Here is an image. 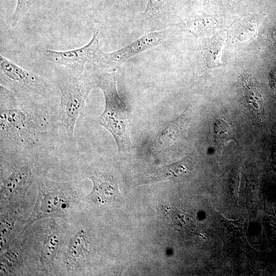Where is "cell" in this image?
<instances>
[{
  "label": "cell",
  "instance_id": "2e32d148",
  "mask_svg": "<svg viewBox=\"0 0 276 276\" xmlns=\"http://www.w3.org/2000/svg\"><path fill=\"white\" fill-rule=\"evenodd\" d=\"M168 0H149L142 13L145 19L152 18L159 14L166 6Z\"/></svg>",
  "mask_w": 276,
  "mask_h": 276
},
{
  "label": "cell",
  "instance_id": "3957f363",
  "mask_svg": "<svg viewBox=\"0 0 276 276\" xmlns=\"http://www.w3.org/2000/svg\"><path fill=\"white\" fill-rule=\"evenodd\" d=\"M55 83L60 92L59 119L72 141L77 119L84 109L91 90L96 87L95 78L84 73L76 74L68 71L59 74Z\"/></svg>",
  "mask_w": 276,
  "mask_h": 276
},
{
  "label": "cell",
  "instance_id": "9a60e30c",
  "mask_svg": "<svg viewBox=\"0 0 276 276\" xmlns=\"http://www.w3.org/2000/svg\"><path fill=\"white\" fill-rule=\"evenodd\" d=\"M38 0H17L15 10L12 15L11 25L15 27L31 7Z\"/></svg>",
  "mask_w": 276,
  "mask_h": 276
},
{
  "label": "cell",
  "instance_id": "5b68a950",
  "mask_svg": "<svg viewBox=\"0 0 276 276\" xmlns=\"http://www.w3.org/2000/svg\"><path fill=\"white\" fill-rule=\"evenodd\" d=\"M102 43V33L96 29L90 41L81 47L64 51L45 49L43 52L53 63L73 73L81 74L84 73L87 63H100L103 52L101 49Z\"/></svg>",
  "mask_w": 276,
  "mask_h": 276
},
{
  "label": "cell",
  "instance_id": "6da1fadb",
  "mask_svg": "<svg viewBox=\"0 0 276 276\" xmlns=\"http://www.w3.org/2000/svg\"><path fill=\"white\" fill-rule=\"evenodd\" d=\"M61 127L56 106L18 97L0 85V151L37 156L52 151Z\"/></svg>",
  "mask_w": 276,
  "mask_h": 276
},
{
  "label": "cell",
  "instance_id": "9c48e42d",
  "mask_svg": "<svg viewBox=\"0 0 276 276\" xmlns=\"http://www.w3.org/2000/svg\"><path fill=\"white\" fill-rule=\"evenodd\" d=\"M192 164L190 158L184 159L168 166L157 169L145 178L146 182H156L170 180L186 174L192 169Z\"/></svg>",
  "mask_w": 276,
  "mask_h": 276
},
{
  "label": "cell",
  "instance_id": "8fae6325",
  "mask_svg": "<svg viewBox=\"0 0 276 276\" xmlns=\"http://www.w3.org/2000/svg\"><path fill=\"white\" fill-rule=\"evenodd\" d=\"M242 85L245 100L249 109L255 115L259 114L263 100L262 96L255 85L254 78L247 73H244L242 77Z\"/></svg>",
  "mask_w": 276,
  "mask_h": 276
},
{
  "label": "cell",
  "instance_id": "ba28073f",
  "mask_svg": "<svg viewBox=\"0 0 276 276\" xmlns=\"http://www.w3.org/2000/svg\"><path fill=\"white\" fill-rule=\"evenodd\" d=\"M87 177L91 179L93 188L90 197L99 203H108L120 196L118 185L112 174L103 171H91Z\"/></svg>",
  "mask_w": 276,
  "mask_h": 276
},
{
  "label": "cell",
  "instance_id": "4fadbf2b",
  "mask_svg": "<svg viewBox=\"0 0 276 276\" xmlns=\"http://www.w3.org/2000/svg\"><path fill=\"white\" fill-rule=\"evenodd\" d=\"M225 36L224 33L219 34L213 39L206 48L205 61L209 67H217L221 65L220 57Z\"/></svg>",
  "mask_w": 276,
  "mask_h": 276
},
{
  "label": "cell",
  "instance_id": "277c9868",
  "mask_svg": "<svg viewBox=\"0 0 276 276\" xmlns=\"http://www.w3.org/2000/svg\"><path fill=\"white\" fill-rule=\"evenodd\" d=\"M1 85L17 96L47 100L53 93V86L43 78L0 55Z\"/></svg>",
  "mask_w": 276,
  "mask_h": 276
},
{
  "label": "cell",
  "instance_id": "8992f818",
  "mask_svg": "<svg viewBox=\"0 0 276 276\" xmlns=\"http://www.w3.org/2000/svg\"><path fill=\"white\" fill-rule=\"evenodd\" d=\"M39 197L31 221L58 214L68 206L66 195L72 193L68 183L58 182L41 177L38 180Z\"/></svg>",
  "mask_w": 276,
  "mask_h": 276
},
{
  "label": "cell",
  "instance_id": "ac0fdd59",
  "mask_svg": "<svg viewBox=\"0 0 276 276\" xmlns=\"http://www.w3.org/2000/svg\"><path fill=\"white\" fill-rule=\"evenodd\" d=\"M272 38L273 41L276 44V28H274L272 31Z\"/></svg>",
  "mask_w": 276,
  "mask_h": 276
},
{
  "label": "cell",
  "instance_id": "52a82bcc",
  "mask_svg": "<svg viewBox=\"0 0 276 276\" xmlns=\"http://www.w3.org/2000/svg\"><path fill=\"white\" fill-rule=\"evenodd\" d=\"M167 30L149 32L125 47L110 53L103 51L100 63L114 64L130 58L160 44L166 38Z\"/></svg>",
  "mask_w": 276,
  "mask_h": 276
},
{
  "label": "cell",
  "instance_id": "5bb4252c",
  "mask_svg": "<svg viewBox=\"0 0 276 276\" xmlns=\"http://www.w3.org/2000/svg\"><path fill=\"white\" fill-rule=\"evenodd\" d=\"M58 245L57 237L52 235L48 237L43 245L42 252V260L46 264H51L54 260Z\"/></svg>",
  "mask_w": 276,
  "mask_h": 276
},
{
  "label": "cell",
  "instance_id": "e0dca14e",
  "mask_svg": "<svg viewBox=\"0 0 276 276\" xmlns=\"http://www.w3.org/2000/svg\"><path fill=\"white\" fill-rule=\"evenodd\" d=\"M84 236L78 235L75 238L71 246L70 256L72 260H80L86 250V242Z\"/></svg>",
  "mask_w": 276,
  "mask_h": 276
},
{
  "label": "cell",
  "instance_id": "7a4b0ae2",
  "mask_svg": "<svg viewBox=\"0 0 276 276\" xmlns=\"http://www.w3.org/2000/svg\"><path fill=\"white\" fill-rule=\"evenodd\" d=\"M117 70L101 73L95 78L96 87L102 91L105 99L103 112L98 119L100 125L106 129L114 139L119 152L133 148L129 131L128 112L117 87Z\"/></svg>",
  "mask_w": 276,
  "mask_h": 276
},
{
  "label": "cell",
  "instance_id": "d6986e66",
  "mask_svg": "<svg viewBox=\"0 0 276 276\" xmlns=\"http://www.w3.org/2000/svg\"><path fill=\"white\" fill-rule=\"evenodd\" d=\"M113 1H115L117 2H128L131 1H133V0H113Z\"/></svg>",
  "mask_w": 276,
  "mask_h": 276
},
{
  "label": "cell",
  "instance_id": "30bf717a",
  "mask_svg": "<svg viewBox=\"0 0 276 276\" xmlns=\"http://www.w3.org/2000/svg\"><path fill=\"white\" fill-rule=\"evenodd\" d=\"M175 25L194 35L201 36L215 27L216 21L204 14L195 15Z\"/></svg>",
  "mask_w": 276,
  "mask_h": 276
},
{
  "label": "cell",
  "instance_id": "7c38bea8",
  "mask_svg": "<svg viewBox=\"0 0 276 276\" xmlns=\"http://www.w3.org/2000/svg\"><path fill=\"white\" fill-rule=\"evenodd\" d=\"M213 128L214 144L217 151L220 152L223 147L231 141L237 143L233 130L225 120L221 119L216 120Z\"/></svg>",
  "mask_w": 276,
  "mask_h": 276
}]
</instances>
